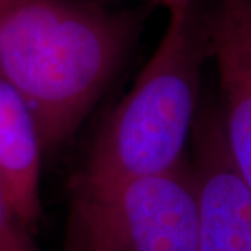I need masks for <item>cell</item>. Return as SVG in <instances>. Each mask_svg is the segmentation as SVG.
Listing matches in <instances>:
<instances>
[{
	"label": "cell",
	"mask_w": 251,
	"mask_h": 251,
	"mask_svg": "<svg viewBox=\"0 0 251 251\" xmlns=\"http://www.w3.org/2000/svg\"><path fill=\"white\" fill-rule=\"evenodd\" d=\"M138 18L87 0H0V74L27 100L45 151L88 116L133 44Z\"/></svg>",
	"instance_id": "cell-1"
},
{
	"label": "cell",
	"mask_w": 251,
	"mask_h": 251,
	"mask_svg": "<svg viewBox=\"0 0 251 251\" xmlns=\"http://www.w3.org/2000/svg\"><path fill=\"white\" fill-rule=\"evenodd\" d=\"M211 57L204 13L169 20L133 87L100 127L70 193L171 171L196 123L201 72Z\"/></svg>",
	"instance_id": "cell-2"
},
{
	"label": "cell",
	"mask_w": 251,
	"mask_h": 251,
	"mask_svg": "<svg viewBox=\"0 0 251 251\" xmlns=\"http://www.w3.org/2000/svg\"><path fill=\"white\" fill-rule=\"evenodd\" d=\"M70 194L64 251H198L197 184L184 161Z\"/></svg>",
	"instance_id": "cell-3"
},
{
	"label": "cell",
	"mask_w": 251,
	"mask_h": 251,
	"mask_svg": "<svg viewBox=\"0 0 251 251\" xmlns=\"http://www.w3.org/2000/svg\"><path fill=\"white\" fill-rule=\"evenodd\" d=\"M211 57L218 66L225 141L251 188V46L236 0H212L204 11Z\"/></svg>",
	"instance_id": "cell-4"
},
{
	"label": "cell",
	"mask_w": 251,
	"mask_h": 251,
	"mask_svg": "<svg viewBox=\"0 0 251 251\" xmlns=\"http://www.w3.org/2000/svg\"><path fill=\"white\" fill-rule=\"evenodd\" d=\"M198 251H251V188L224 141L200 144L193 168Z\"/></svg>",
	"instance_id": "cell-5"
},
{
	"label": "cell",
	"mask_w": 251,
	"mask_h": 251,
	"mask_svg": "<svg viewBox=\"0 0 251 251\" xmlns=\"http://www.w3.org/2000/svg\"><path fill=\"white\" fill-rule=\"evenodd\" d=\"M44 151L41 130L27 100L0 74V183L32 233L42 216Z\"/></svg>",
	"instance_id": "cell-6"
},
{
	"label": "cell",
	"mask_w": 251,
	"mask_h": 251,
	"mask_svg": "<svg viewBox=\"0 0 251 251\" xmlns=\"http://www.w3.org/2000/svg\"><path fill=\"white\" fill-rule=\"evenodd\" d=\"M0 183V251H41Z\"/></svg>",
	"instance_id": "cell-7"
},
{
	"label": "cell",
	"mask_w": 251,
	"mask_h": 251,
	"mask_svg": "<svg viewBox=\"0 0 251 251\" xmlns=\"http://www.w3.org/2000/svg\"><path fill=\"white\" fill-rule=\"evenodd\" d=\"M168 11L169 20H181L196 7V0H153Z\"/></svg>",
	"instance_id": "cell-8"
},
{
	"label": "cell",
	"mask_w": 251,
	"mask_h": 251,
	"mask_svg": "<svg viewBox=\"0 0 251 251\" xmlns=\"http://www.w3.org/2000/svg\"><path fill=\"white\" fill-rule=\"evenodd\" d=\"M243 28L251 46V0H236Z\"/></svg>",
	"instance_id": "cell-9"
},
{
	"label": "cell",
	"mask_w": 251,
	"mask_h": 251,
	"mask_svg": "<svg viewBox=\"0 0 251 251\" xmlns=\"http://www.w3.org/2000/svg\"><path fill=\"white\" fill-rule=\"evenodd\" d=\"M87 1H97V3H103V1H106V0H87Z\"/></svg>",
	"instance_id": "cell-10"
}]
</instances>
